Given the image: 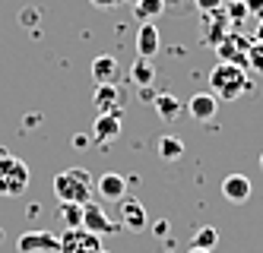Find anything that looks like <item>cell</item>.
<instances>
[{"mask_svg": "<svg viewBox=\"0 0 263 253\" xmlns=\"http://www.w3.org/2000/svg\"><path fill=\"white\" fill-rule=\"evenodd\" d=\"M96 197L118 203L121 197H127V178H121V174H115V171H108V174H102V178H96Z\"/></svg>", "mask_w": 263, "mask_h": 253, "instance_id": "7c38bea8", "label": "cell"}, {"mask_svg": "<svg viewBox=\"0 0 263 253\" xmlns=\"http://www.w3.org/2000/svg\"><path fill=\"white\" fill-rule=\"evenodd\" d=\"M251 193H254L251 178H244V174H229V178L222 181V197L229 200V203H235V206L248 203V200H251Z\"/></svg>", "mask_w": 263, "mask_h": 253, "instance_id": "8fae6325", "label": "cell"}, {"mask_svg": "<svg viewBox=\"0 0 263 253\" xmlns=\"http://www.w3.org/2000/svg\"><path fill=\"white\" fill-rule=\"evenodd\" d=\"M80 228L92 231V235H115V231H121L115 222L105 216V209H102L99 203H86V206H83V225H80Z\"/></svg>", "mask_w": 263, "mask_h": 253, "instance_id": "ba28073f", "label": "cell"}, {"mask_svg": "<svg viewBox=\"0 0 263 253\" xmlns=\"http://www.w3.org/2000/svg\"><path fill=\"white\" fill-rule=\"evenodd\" d=\"M165 0H137L134 4V19L137 23H156V16L165 13Z\"/></svg>", "mask_w": 263, "mask_h": 253, "instance_id": "ac0fdd59", "label": "cell"}, {"mask_svg": "<svg viewBox=\"0 0 263 253\" xmlns=\"http://www.w3.org/2000/svg\"><path fill=\"white\" fill-rule=\"evenodd\" d=\"M92 80H96L99 86L102 83H115L121 80V64H118V57H111V54H102L92 61Z\"/></svg>", "mask_w": 263, "mask_h": 253, "instance_id": "5bb4252c", "label": "cell"}, {"mask_svg": "<svg viewBox=\"0 0 263 253\" xmlns=\"http://www.w3.org/2000/svg\"><path fill=\"white\" fill-rule=\"evenodd\" d=\"M140 99H143V102H153V99H156V89H153V86H140Z\"/></svg>", "mask_w": 263, "mask_h": 253, "instance_id": "4316f807", "label": "cell"}, {"mask_svg": "<svg viewBox=\"0 0 263 253\" xmlns=\"http://www.w3.org/2000/svg\"><path fill=\"white\" fill-rule=\"evenodd\" d=\"M203 26H206V29L200 32V38H203L206 45L216 48L222 38L232 32V29H229L232 19H229V13H225V7H222V10H213V13H203Z\"/></svg>", "mask_w": 263, "mask_h": 253, "instance_id": "52a82bcc", "label": "cell"}, {"mask_svg": "<svg viewBox=\"0 0 263 253\" xmlns=\"http://www.w3.org/2000/svg\"><path fill=\"white\" fill-rule=\"evenodd\" d=\"M86 146H89V136H83V133L73 136V149H86Z\"/></svg>", "mask_w": 263, "mask_h": 253, "instance_id": "f1b7e54d", "label": "cell"}, {"mask_svg": "<svg viewBox=\"0 0 263 253\" xmlns=\"http://www.w3.org/2000/svg\"><path fill=\"white\" fill-rule=\"evenodd\" d=\"M92 105L99 108V114H105V111H118V108H121V89H118L115 83H102V86H96Z\"/></svg>", "mask_w": 263, "mask_h": 253, "instance_id": "9a60e30c", "label": "cell"}, {"mask_svg": "<svg viewBox=\"0 0 263 253\" xmlns=\"http://www.w3.org/2000/svg\"><path fill=\"white\" fill-rule=\"evenodd\" d=\"M0 241H4V231H0Z\"/></svg>", "mask_w": 263, "mask_h": 253, "instance_id": "d6a6232c", "label": "cell"}, {"mask_svg": "<svg viewBox=\"0 0 263 253\" xmlns=\"http://www.w3.org/2000/svg\"><path fill=\"white\" fill-rule=\"evenodd\" d=\"M260 171H263V152H260Z\"/></svg>", "mask_w": 263, "mask_h": 253, "instance_id": "1f68e13d", "label": "cell"}, {"mask_svg": "<svg viewBox=\"0 0 263 253\" xmlns=\"http://www.w3.org/2000/svg\"><path fill=\"white\" fill-rule=\"evenodd\" d=\"M216 244H219V231L213 225H203L194 235V241H191V247H203V250H213Z\"/></svg>", "mask_w": 263, "mask_h": 253, "instance_id": "7402d4cb", "label": "cell"}, {"mask_svg": "<svg viewBox=\"0 0 263 253\" xmlns=\"http://www.w3.org/2000/svg\"><path fill=\"white\" fill-rule=\"evenodd\" d=\"M102 235H92L86 228H67L61 235V253H102Z\"/></svg>", "mask_w": 263, "mask_h": 253, "instance_id": "277c9868", "label": "cell"}, {"mask_svg": "<svg viewBox=\"0 0 263 253\" xmlns=\"http://www.w3.org/2000/svg\"><path fill=\"white\" fill-rule=\"evenodd\" d=\"M187 253H213V250H203V247H191Z\"/></svg>", "mask_w": 263, "mask_h": 253, "instance_id": "4dcf8cb0", "label": "cell"}, {"mask_svg": "<svg viewBox=\"0 0 263 253\" xmlns=\"http://www.w3.org/2000/svg\"><path fill=\"white\" fill-rule=\"evenodd\" d=\"M165 231H168V222H165V219L156 222V235H165Z\"/></svg>", "mask_w": 263, "mask_h": 253, "instance_id": "f546056e", "label": "cell"}, {"mask_svg": "<svg viewBox=\"0 0 263 253\" xmlns=\"http://www.w3.org/2000/svg\"><path fill=\"white\" fill-rule=\"evenodd\" d=\"M248 67L254 73H263V38L251 42V51H248Z\"/></svg>", "mask_w": 263, "mask_h": 253, "instance_id": "603a6c76", "label": "cell"}, {"mask_svg": "<svg viewBox=\"0 0 263 253\" xmlns=\"http://www.w3.org/2000/svg\"><path fill=\"white\" fill-rule=\"evenodd\" d=\"M248 51H251V38H244L241 32H229L222 38V42L216 45V54H219V61L225 64H238L248 70Z\"/></svg>", "mask_w": 263, "mask_h": 253, "instance_id": "5b68a950", "label": "cell"}, {"mask_svg": "<svg viewBox=\"0 0 263 253\" xmlns=\"http://www.w3.org/2000/svg\"><path fill=\"white\" fill-rule=\"evenodd\" d=\"M153 108L159 111V118L165 121V124H172L178 114L184 111V105L178 102V95H172V92H156V99H153Z\"/></svg>", "mask_w": 263, "mask_h": 253, "instance_id": "e0dca14e", "label": "cell"}, {"mask_svg": "<svg viewBox=\"0 0 263 253\" xmlns=\"http://www.w3.org/2000/svg\"><path fill=\"white\" fill-rule=\"evenodd\" d=\"M162 45V38H159V29L153 23H140V32H137V54L140 57H156Z\"/></svg>", "mask_w": 263, "mask_h": 253, "instance_id": "2e32d148", "label": "cell"}, {"mask_svg": "<svg viewBox=\"0 0 263 253\" xmlns=\"http://www.w3.org/2000/svg\"><path fill=\"white\" fill-rule=\"evenodd\" d=\"M156 149H159V155L165 162H178L181 155H184V143L178 140V136H172V133H165V136H159V143H156Z\"/></svg>", "mask_w": 263, "mask_h": 253, "instance_id": "ffe728a7", "label": "cell"}, {"mask_svg": "<svg viewBox=\"0 0 263 253\" xmlns=\"http://www.w3.org/2000/svg\"><path fill=\"white\" fill-rule=\"evenodd\" d=\"M102 253H108V250H102Z\"/></svg>", "mask_w": 263, "mask_h": 253, "instance_id": "e575fe53", "label": "cell"}, {"mask_svg": "<svg viewBox=\"0 0 263 253\" xmlns=\"http://www.w3.org/2000/svg\"><path fill=\"white\" fill-rule=\"evenodd\" d=\"M251 89H254V83H251L248 70L238 67V64L219 61V67H213V73H210V92L219 102H235V99H241V95L251 92Z\"/></svg>", "mask_w": 263, "mask_h": 253, "instance_id": "7a4b0ae2", "label": "cell"}, {"mask_svg": "<svg viewBox=\"0 0 263 253\" xmlns=\"http://www.w3.org/2000/svg\"><path fill=\"white\" fill-rule=\"evenodd\" d=\"M244 7H248V13H260L263 16V0H241Z\"/></svg>", "mask_w": 263, "mask_h": 253, "instance_id": "484cf974", "label": "cell"}, {"mask_svg": "<svg viewBox=\"0 0 263 253\" xmlns=\"http://www.w3.org/2000/svg\"><path fill=\"white\" fill-rule=\"evenodd\" d=\"M130 80H134L137 86H153V80H156V64H153V57H137L134 67H130Z\"/></svg>", "mask_w": 263, "mask_h": 253, "instance_id": "d6986e66", "label": "cell"}, {"mask_svg": "<svg viewBox=\"0 0 263 253\" xmlns=\"http://www.w3.org/2000/svg\"><path fill=\"white\" fill-rule=\"evenodd\" d=\"M165 4H168V0H165Z\"/></svg>", "mask_w": 263, "mask_h": 253, "instance_id": "d590c367", "label": "cell"}, {"mask_svg": "<svg viewBox=\"0 0 263 253\" xmlns=\"http://www.w3.org/2000/svg\"><path fill=\"white\" fill-rule=\"evenodd\" d=\"M16 253H61V238L51 235V231H26V235L16 241Z\"/></svg>", "mask_w": 263, "mask_h": 253, "instance_id": "8992f818", "label": "cell"}, {"mask_svg": "<svg viewBox=\"0 0 263 253\" xmlns=\"http://www.w3.org/2000/svg\"><path fill=\"white\" fill-rule=\"evenodd\" d=\"M92 7H99V10H115V7H121L124 0H89Z\"/></svg>", "mask_w": 263, "mask_h": 253, "instance_id": "d4e9b609", "label": "cell"}, {"mask_svg": "<svg viewBox=\"0 0 263 253\" xmlns=\"http://www.w3.org/2000/svg\"><path fill=\"white\" fill-rule=\"evenodd\" d=\"M194 4H197L200 13H213V10H222L225 7V0H194Z\"/></svg>", "mask_w": 263, "mask_h": 253, "instance_id": "cb8c5ba5", "label": "cell"}, {"mask_svg": "<svg viewBox=\"0 0 263 253\" xmlns=\"http://www.w3.org/2000/svg\"><path fill=\"white\" fill-rule=\"evenodd\" d=\"M61 222L67 225V228H80L83 225V206L80 203H61Z\"/></svg>", "mask_w": 263, "mask_h": 253, "instance_id": "44dd1931", "label": "cell"}, {"mask_svg": "<svg viewBox=\"0 0 263 253\" xmlns=\"http://www.w3.org/2000/svg\"><path fill=\"white\" fill-rule=\"evenodd\" d=\"M225 13H232L235 19H241L244 13H248V7H244V4H232V7H229V10H225Z\"/></svg>", "mask_w": 263, "mask_h": 253, "instance_id": "83f0119b", "label": "cell"}, {"mask_svg": "<svg viewBox=\"0 0 263 253\" xmlns=\"http://www.w3.org/2000/svg\"><path fill=\"white\" fill-rule=\"evenodd\" d=\"M29 165L0 149V197H23L29 190Z\"/></svg>", "mask_w": 263, "mask_h": 253, "instance_id": "3957f363", "label": "cell"}, {"mask_svg": "<svg viewBox=\"0 0 263 253\" xmlns=\"http://www.w3.org/2000/svg\"><path fill=\"white\" fill-rule=\"evenodd\" d=\"M54 197H58L61 203H92V197H96V178L86 171V168H64L61 174H54Z\"/></svg>", "mask_w": 263, "mask_h": 253, "instance_id": "6da1fadb", "label": "cell"}, {"mask_svg": "<svg viewBox=\"0 0 263 253\" xmlns=\"http://www.w3.org/2000/svg\"><path fill=\"white\" fill-rule=\"evenodd\" d=\"M124 4H127V0H124ZM130 4H137V0H130Z\"/></svg>", "mask_w": 263, "mask_h": 253, "instance_id": "836d02e7", "label": "cell"}, {"mask_svg": "<svg viewBox=\"0 0 263 253\" xmlns=\"http://www.w3.org/2000/svg\"><path fill=\"white\" fill-rule=\"evenodd\" d=\"M121 121H124L121 108H118V111H105V114H99L96 124H92V136H96L99 143L118 140V136H121Z\"/></svg>", "mask_w": 263, "mask_h": 253, "instance_id": "30bf717a", "label": "cell"}, {"mask_svg": "<svg viewBox=\"0 0 263 253\" xmlns=\"http://www.w3.org/2000/svg\"><path fill=\"white\" fill-rule=\"evenodd\" d=\"M187 111H191V118L206 124V121H213L216 118V111H219V99L213 92H197L191 102H187Z\"/></svg>", "mask_w": 263, "mask_h": 253, "instance_id": "4fadbf2b", "label": "cell"}, {"mask_svg": "<svg viewBox=\"0 0 263 253\" xmlns=\"http://www.w3.org/2000/svg\"><path fill=\"white\" fill-rule=\"evenodd\" d=\"M118 203H121V222H124V228H127V231H134V235L146 231L149 219H146V209H143V203H140L137 197H121Z\"/></svg>", "mask_w": 263, "mask_h": 253, "instance_id": "9c48e42d", "label": "cell"}]
</instances>
